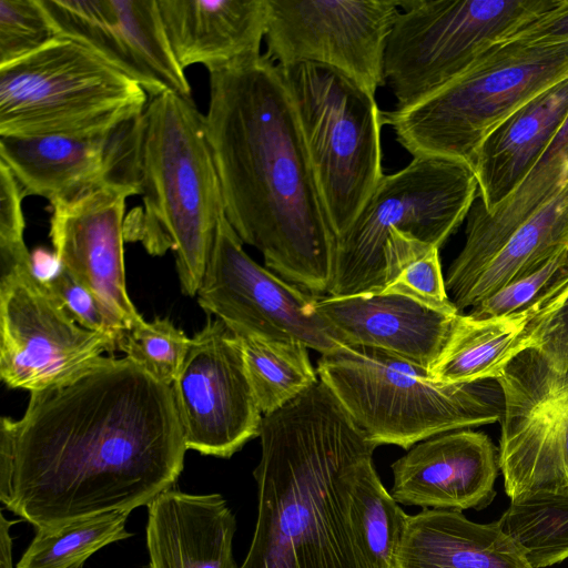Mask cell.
Returning a JSON list of instances; mask_svg holds the SVG:
<instances>
[{"mask_svg": "<svg viewBox=\"0 0 568 568\" xmlns=\"http://www.w3.org/2000/svg\"><path fill=\"white\" fill-rule=\"evenodd\" d=\"M497 524L532 568L561 562L568 558V488L526 491Z\"/></svg>", "mask_w": 568, "mask_h": 568, "instance_id": "obj_27", "label": "cell"}, {"mask_svg": "<svg viewBox=\"0 0 568 568\" xmlns=\"http://www.w3.org/2000/svg\"><path fill=\"white\" fill-rule=\"evenodd\" d=\"M568 118V79L539 93L495 128L471 168L487 211L508 197L538 165Z\"/></svg>", "mask_w": 568, "mask_h": 568, "instance_id": "obj_24", "label": "cell"}, {"mask_svg": "<svg viewBox=\"0 0 568 568\" xmlns=\"http://www.w3.org/2000/svg\"><path fill=\"white\" fill-rule=\"evenodd\" d=\"M266 55L276 64L315 63L375 95L399 0H267Z\"/></svg>", "mask_w": 568, "mask_h": 568, "instance_id": "obj_13", "label": "cell"}, {"mask_svg": "<svg viewBox=\"0 0 568 568\" xmlns=\"http://www.w3.org/2000/svg\"><path fill=\"white\" fill-rule=\"evenodd\" d=\"M567 284L531 307L510 315L474 318L459 313L444 349L428 372L429 376L449 384L495 378L517 353L531 318Z\"/></svg>", "mask_w": 568, "mask_h": 568, "instance_id": "obj_26", "label": "cell"}, {"mask_svg": "<svg viewBox=\"0 0 568 568\" xmlns=\"http://www.w3.org/2000/svg\"><path fill=\"white\" fill-rule=\"evenodd\" d=\"M115 349L71 316L32 260L0 270V377L9 388L59 385Z\"/></svg>", "mask_w": 568, "mask_h": 568, "instance_id": "obj_12", "label": "cell"}, {"mask_svg": "<svg viewBox=\"0 0 568 568\" xmlns=\"http://www.w3.org/2000/svg\"><path fill=\"white\" fill-rule=\"evenodd\" d=\"M171 387L187 449L230 458L260 435L240 339L221 320L209 317L191 338Z\"/></svg>", "mask_w": 568, "mask_h": 568, "instance_id": "obj_16", "label": "cell"}, {"mask_svg": "<svg viewBox=\"0 0 568 568\" xmlns=\"http://www.w3.org/2000/svg\"><path fill=\"white\" fill-rule=\"evenodd\" d=\"M315 308L338 345L381 349L427 372L444 349L458 315L384 292L316 296Z\"/></svg>", "mask_w": 568, "mask_h": 568, "instance_id": "obj_21", "label": "cell"}, {"mask_svg": "<svg viewBox=\"0 0 568 568\" xmlns=\"http://www.w3.org/2000/svg\"><path fill=\"white\" fill-rule=\"evenodd\" d=\"M136 192L105 184L50 203L49 236L59 266L91 291L126 329L144 322L130 300L124 267L126 199Z\"/></svg>", "mask_w": 568, "mask_h": 568, "instance_id": "obj_18", "label": "cell"}, {"mask_svg": "<svg viewBox=\"0 0 568 568\" xmlns=\"http://www.w3.org/2000/svg\"><path fill=\"white\" fill-rule=\"evenodd\" d=\"M206 133L225 216L268 270L328 295L336 235L278 67L266 54L209 71Z\"/></svg>", "mask_w": 568, "mask_h": 568, "instance_id": "obj_2", "label": "cell"}, {"mask_svg": "<svg viewBox=\"0 0 568 568\" xmlns=\"http://www.w3.org/2000/svg\"><path fill=\"white\" fill-rule=\"evenodd\" d=\"M191 338L168 317H155L124 332L118 349L163 384L172 385L190 349Z\"/></svg>", "mask_w": 568, "mask_h": 568, "instance_id": "obj_32", "label": "cell"}, {"mask_svg": "<svg viewBox=\"0 0 568 568\" xmlns=\"http://www.w3.org/2000/svg\"><path fill=\"white\" fill-rule=\"evenodd\" d=\"M236 335V334H235ZM261 413L272 414L318 382L307 346L296 339L236 335Z\"/></svg>", "mask_w": 568, "mask_h": 568, "instance_id": "obj_28", "label": "cell"}, {"mask_svg": "<svg viewBox=\"0 0 568 568\" xmlns=\"http://www.w3.org/2000/svg\"><path fill=\"white\" fill-rule=\"evenodd\" d=\"M130 511H111L55 529H38L16 568H81L101 548L132 536Z\"/></svg>", "mask_w": 568, "mask_h": 568, "instance_id": "obj_29", "label": "cell"}, {"mask_svg": "<svg viewBox=\"0 0 568 568\" xmlns=\"http://www.w3.org/2000/svg\"><path fill=\"white\" fill-rule=\"evenodd\" d=\"M317 375L376 445L408 449L430 437L500 422L504 397L494 378L440 383L387 352L339 345L322 354Z\"/></svg>", "mask_w": 568, "mask_h": 568, "instance_id": "obj_5", "label": "cell"}, {"mask_svg": "<svg viewBox=\"0 0 568 568\" xmlns=\"http://www.w3.org/2000/svg\"><path fill=\"white\" fill-rule=\"evenodd\" d=\"M236 519L220 494L166 489L148 505L149 568H239Z\"/></svg>", "mask_w": 568, "mask_h": 568, "instance_id": "obj_22", "label": "cell"}, {"mask_svg": "<svg viewBox=\"0 0 568 568\" xmlns=\"http://www.w3.org/2000/svg\"><path fill=\"white\" fill-rule=\"evenodd\" d=\"M17 524V520H8L0 514V568H12V541L10 537V527Z\"/></svg>", "mask_w": 568, "mask_h": 568, "instance_id": "obj_39", "label": "cell"}, {"mask_svg": "<svg viewBox=\"0 0 568 568\" xmlns=\"http://www.w3.org/2000/svg\"><path fill=\"white\" fill-rule=\"evenodd\" d=\"M509 41L540 44L568 42V0H559L555 8L520 28Z\"/></svg>", "mask_w": 568, "mask_h": 568, "instance_id": "obj_38", "label": "cell"}, {"mask_svg": "<svg viewBox=\"0 0 568 568\" xmlns=\"http://www.w3.org/2000/svg\"><path fill=\"white\" fill-rule=\"evenodd\" d=\"M477 196L473 168L452 159L416 156L396 173L384 174L351 226L336 239L328 295L382 292L389 233L440 248Z\"/></svg>", "mask_w": 568, "mask_h": 568, "instance_id": "obj_9", "label": "cell"}, {"mask_svg": "<svg viewBox=\"0 0 568 568\" xmlns=\"http://www.w3.org/2000/svg\"><path fill=\"white\" fill-rule=\"evenodd\" d=\"M45 281L81 326L109 336L118 346L128 329L123 322L110 312L91 291L78 283L61 266L53 276Z\"/></svg>", "mask_w": 568, "mask_h": 568, "instance_id": "obj_36", "label": "cell"}, {"mask_svg": "<svg viewBox=\"0 0 568 568\" xmlns=\"http://www.w3.org/2000/svg\"><path fill=\"white\" fill-rule=\"evenodd\" d=\"M568 79V42L508 41L468 70L406 109L384 112L397 142L416 156L471 166L487 135L526 102Z\"/></svg>", "mask_w": 568, "mask_h": 568, "instance_id": "obj_6", "label": "cell"}, {"mask_svg": "<svg viewBox=\"0 0 568 568\" xmlns=\"http://www.w3.org/2000/svg\"><path fill=\"white\" fill-rule=\"evenodd\" d=\"M257 518L239 568H374L353 491L377 447L322 382L261 423Z\"/></svg>", "mask_w": 568, "mask_h": 568, "instance_id": "obj_3", "label": "cell"}, {"mask_svg": "<svg viewBox=\"0 0 568 568\" xmlns=\"http://www.w3.org/2000/svg\"><path fill=\"white\" fill-rule=\"evenodd\" d=\"M568 282V248L537 268L509 282L471 307L474 318H490L525 311Z\"/></svg>", "mask_w": 568, "mask_h": 568, "instance_id": "obj_33", "label": "cell"}, {"mask_svg": "<svg viewBox=\"0 0 568 568\" xmlns=\"http://www.w3.org/2000/svg\"><path fill=\"white\" fill-rule=\"evenodd\" d=\"M552 159L568 160V118L538 165Z\"/></svg>", "mask_w": 568, "mask_h": 568, "instance_id": "obj_40", "label": "cell"}, {"mask_svg": "<svg viewBox=\"0 0 568 568\" xmlns=\"http://www.w3.org/2000/svg\"><path fill=\"white\" fill-rule=\"evenodd\" d=\"M135 119L97 135L0 136V161L26 196L44 197L50 203L105 184L125 185L139 195Z\"/></svg>", "mask_w": 568, "mask_h": 568, "instance_id": "obj_19", "label": "cell"}, {"mask_svg": "<svg viewBox=\"0 0 568 568\" xmlns=\"http://www.w3.org/2000/svg\"><path fill=\"white\" fill-rule=\"evenodd\" d=\"M58 37L71 39L136 82L149 99L165 91L191 98L158 0H40Z\"/></svg>", "mask_w": 568, "mask_h": 568, "instance_id": "obj_17", "label": "cell"}, {"mask_svg": "<svg viewBox=\"0 0 568 568\" xmlns=\"http://www.w3.org/2000/svg\"><path fill=\"white\" fill-rule=\"evenodd\" d=\"M445 278L459 313L568 248V160L537 165L494 210L476 199Z\"/></svg>", "mask_w": 568, "mask_h": 568, "instance_id": "obj_10", "label": "cell"}, {"mask_svg": "<svg viewBox=\"0 0 568 568\" xmlns=\"http://www.w3.org/2000/svg\"><path fill=\"white\" fill-rule=\"evenodd\" d=\"M382 292L409 297L444 314H459L446 290L439 248L400 232L388 235Z\"/></svg>", "mask_w": 568, "mask_h": 568, "instance_id": "obj_30", "label": "cell"}, {"mask_svg": "<svg viewBox=\"0 0 568 568\" xmlns=\"http://www.w3.org/2000/svg\"><path fill=\"white\" fill-rule=\"evenodd\" d=\"M277 67L337 239L384 176V112L375 95L334 69L306 62Z\"/></svg>", "mask_w": 568, "mask_h": 568, "instance_id": "obj_8", "label": "cell"}, {"mask_svg": "<svg viewBox=\"0 0 568 568\" xmlns=\"http://www.w3.org/2000/svg\"><path fill=\"white\" fill-rule=\"evenodd\" d=\"M494 379L504 397L498 452L507 496L568 488V372L527 347Z\"/></svg>", "mask_w": 568, "mask_h": 568, "instance_id": "obj_14", "label": "cell"}, {"mask_svg": "<svg viewBox=\"0 0 568 568\" xmlns=\"http://www.w3.org/2000/svg\"><path fill=\"white\" fill-rule=\"evenodd\" d=\"M135 182L142 199L124 220L125 242L153 256L172 251L181 291L200 288L225 216L204 114L192 99L165 91L134 121Z\"/></svg>", "mask_w": 568, "mask_h": 568, "instance_id": "obj_4", "label": "cell"}, {"mask_svg": "<svg viewBox=\"0 0 568 568\" xmlns=\"http://www.w3.org/2000/svg\"><path fill=\"white\" fill-rule=\"evenodd\" d=\"M353 506L374 568H395L408 515L382 484L374 460L364 466L357 478Z\"/></svg>", "mask_w": 568, "mask_h": 568, "instance_id": "obj_31", "label": "cell"}, {"mask_svg": "<svg viewBox=\"0 0 568 568\" xmlns=\"http://www.w3.org/2000/svg\"><path fill=\"white\" fill-rule=\"evenodd\" d=\"M148 102L136 82L63 37L0 65V136L102 134Z\"/></svg>", "mask_w": 568, "mask_h": 568, "instance_id": "obj_7", "label": "cell"}, {"mask_svg": "<svg viewBox=\"0 0 568 568\" xmlns=\"http://www.w3.org/2000/svg\"><path fill=\"white\" fill-rule=\"evenodd\" d=\"M559 0H408L388 36L384 79L406 109L440 90Z\"/></svg>", "mask_w": 568, "mask_h": 568, "instance_id": "obj_11", "label": "cell"}, {"mask_svg": "<svg viewBox=\"0 0 568 568\" xmlns=\"http://www.w3.org/2000/svg\"><path fill=\"white\" fill-rule=\"evenodd\" d=\"M196 297L236 335L296 339L321 354L339 346L316 312V296L252 260L226 217L217 226Z\"/></svg>", "mask_w": 568, "mask_h": 568, "instance_id": "obj_15", "label": "cell"}, {"mask_svg": "<svg viewBox=\"0 0 568 568\" xmlns=\"http://www.w3.org/2000/svg\"><path fill=\"white\" fill-rule=\"evenodd\" d=\"M180 67L207 72L261 54L267 0H158Z\"/></svg>", "mask_w": 568, "mask_h": 568, "instance_id": "obj_23", "label": "cell"}, {"mask_svg": "<svg viewBox=\"0 0 568 568\" xmlns=\"http://www.w3.org/2000/svg\"><path fill=\"white\" fill-rule=\"evenodd\" d=\"M390 467L398 504L456 511L487 507L500 470L498 448L470 428L422 440Z\"/></svg>", "mask_w": 568, "mask_h": 568, "instance_id": "obj_20", "label": "cell"}, {"mask_svg": "<svg viewBox=\"0 0 568 568\" xmlns=\"http://www.w3.org/2000/svg\"><path fill=\"white\" fill-rule=\"evenodd\" d=\"M57 37L40 0H0V65L36 51Z\"/></svg>", "mask_w": 568, "mask_h": 568, "instance_id": "obj_34", "label": "cell"}, {"mask_svg": "<svg viewBox=\"0 0 568 568\" xmlns=\"http://www.w3.org/2000/svg\"><path fill=\"white\" fill-rule=\"evenodd\" d=\"M186 450L172 387L103 356L1 418L0 500L37 530L131 513L175 484Z\"/></svg>", "mask_w": 568, "mask_h": 568, "instance_id": "obj_1", "label": "cell"}, {"mask_svg": "<svg viewBox=\"0 0 568 568\" xmlns=\"http://www.w3.org/2000/svg\"><path fill=\"white\" fill-rule=\"evenodd\" d=\"M527 347L537 349L555 369L568 372V284L528 323L517 353Z\"/></svg>", "mask_w": 568, "mask_h": 568, "instance_id": "obj_35", "label": "cell"}, {"mask_svg": "<svg viewBox=\"0 0 568 568\" xmlns=\"http://www.w3.org/2000/svg\"><path fill=\"white\" fill-rule=\"evenodd\" d=\"M24 196L9 168L0 161V267H10L31 260L23 240Z\"/></svg>", "mask_w": 568, "mask_h": 568, "instance_id": "obj_37", "label": "cell"}, {"mask_svg": "<svg viewBox=\"0 0 568 568\" xmlns=\"http://www.w3.org/2000/svg\"><path fill=\"white\" fill-rule=\"evenodd\" d=\"M395 568H532L497 521L478 524L462 511L424 508L408 515Z\"/></svg>", "mask_w": 568, "mask_h": 568, "instance_id": "obj_25", "label": "cell"}]
</instances>
